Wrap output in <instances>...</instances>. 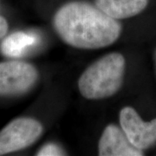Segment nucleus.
Listing matches in <instances>:
<instances>
[{
  "instance_id": "obj_10",
  "label": "nucleus",
  "mask_w": 156,
  "mask_h": 156,
  "mask_svg": "<svg viewBox=\"0 0 156 156\" xmlns=\"http://www.w3.org/2000/svg\"><path fill=\"white\" fill-rule=\"evenodd\" d=\"M8 30V23L7 21L3 17L0 16V39L7 33Z\"/></svg>"
},
{
  "instance_id": "obj_8",
  "label": "nucleus",
  "mask_w": 156,
  "mask_h": 156,
  "mask_svg": "<svg viewBox=\"0 0 156 156\" xmlns=\"http://www.w3.org/2000/svg\"><path fill=\"white\" fill-rule=\"evenodd\" d=\"M38 41L37 34L17 31L3 40L0 44V51L8 57H20L37 44Z\"/></svg>"
},
{
  "instance_id": "obj_6",
  "label": "nucleus",
  "mask_w": 156,
  "mask_h": 156,
  "mask_svg": "<svg viewBox=\"0 0 156 156\" xmlns=\"http://www.w3.org/2000/svg\"><path fill=\"white\" fill-rule=\"evenodd\" d=\"M101 156H141L142 151L130 143L122 129L114 124L108 125L103 130L98 143Z\"/></svg>"
},
{
  "instance_id": "obj_7",
  "label": "nucleus",
  "mask_w": 156,
  "mask_h": 156,
  "mask_svg": "<svg viewBox=\"0 0 156 156\" xmlns=\"http://www.w3.org/2000/svg\"><path fill=\"white\" fill-rule=\"evenodd\" d=\"M95 5L114 19H125L138 15L145 9L148 0H95Z\"/></svg>"
},
{
  "instance_id": "obj_4",
  "label": "nucleus",
  "mask_w": 156,
  "mask_h": 156,
  "mask_svg": "<svg viewBox=\"0 0 156 156\" xmlns=\"http://www.w3.org/2000/svg\"><path fill=\"white\" fill-rule=\"evenodd\" d=\"M38 72L32 64L22 61L0 62V95H21L33 87Z\"/></svg>"
},
{
  "instance_id": "obj_2",
  "label": "nucleus",
  "mask_w": 156,
  "mask_h": 156,
  "mask_svg": "<svg viewBox=\"0 0 156 156\" xmlns=\"http://www.w3.org/2000/svg\"><path fill=\"white\" fill-rule=\"evenodd\" d=\"M125 68L124 56L117 52L98 59L79 78L81 95L89 100H101L115 95L122 85Z\"/></svg>"
},
{
  "instance_id": "obj_5",
  "label": "nucleus",
  "mask_w": 156,
  "mask_h": 156,
  "mask_svg": "<svg viewBox=\"0 0 156 156\" xmlns=\"http://www.w3.org/2000/svg\"><path fill=\"white\" fill-rule=\"evenodd\" d=\"M120 123L130 143L139 150L148 148L156 141V118L145 122L131 107L120 112Z\"/></svg>"
},
{
  "instance_id": "obj_9",
  "label": "nucleus",
  "mask_w": 156,
  "mask_h": 156,
  "mask_svg": "<svg viewBox=\"0 0 156 156\" xmlns=\"http://www.w3.org/2000/svg\"><path fill=\"white\" fill-rule=\"evenodd\" d=\"M37 155L38 156H58L65 155L63 150L59 146L56 145L54 143H49L44 145L40 150L37 152Z\"/></svg>"
},
{
  "instance_id": "obj_3",
  "label": "nucleus",
  "mask_w": 156,
  "mask_h": 156,
  "mask_svg": "<svg viewBox=\"0 0 156 156\" xmlns=\"http://www.w3.org/2000/svg\"><path fill=\"white\" fill-rule=\"evenodd\" d=\"M38 121L22 117L13 120L0 131V155L22 150L36 142L43 134Z\"/></svg>"
},
{
  "instance_id": "obj_1",
  "label": "nucleus",
  "mask_w": 156,
  "mask_h": 156,
  "mask_svg": "<svg viewBox=\"0 0 156 156\" xmlns=\"http://www.w3.org/2000/svg\"><path fill=\"white\" fill-rule=\"evenodd\" d=\"M56 33L64 43L77 49L97 50L119 38L122 25L97 7L80 1L69 2L53 18Z\"/></svg>"
}]
</instances>
